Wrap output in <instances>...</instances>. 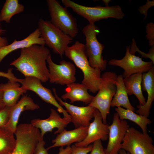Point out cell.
Listing matches in <instances>:
<instances>
[{
    "instance_id": "1",
    "label": "cell",
    "mask_w": 154,
    "mask_h": 154,
    "mask_svg": "<svg viewBox=\"0 0 154 154\" xmlns=\"http://www.w3.org/2000/svg\"><path fill=\"white\" fill-rule=\"evenodd\" d=\"M50 54L49 50L45 45L33 44L20 49L19 56L10 65L15 67L25 77H35L45 82L49 80L46 63Z\"/></svg>"
},
{
    "instance_id": "2",
    "label": "cell",
    "mask_w": 154,
    "mask_h": 154,
    "mask_svg": "<svg viewBox=\"0 0 154 154\" xmlns=\"http://www.w3.org/2000/svg\"><path fill=\"white\" fill-rule=\"evenodd\" d=\"M64 54L82 71L83 74L82 83L90 92L93 93L98 92L101 82V71L98 68H92L90 64L84 44L76 41L67 47Z\"/></svg>"
},
{
    "instance_id": "3",
    "label": "cell",
    "mask_w": 154,
    "mask_h": 154,
    "mask_svg": "<svg viewBox=\"0 0 154 154\" xmlns=\"http://www.w3.org/2000/svg\"><path fill=\"white\" fill-rule=\"evenodd\" d=\"M66 8H70L76 13L87 20L89 24L102 19L112 18L121 19L125 14L119 5L102 7L98 5L90 7L78 4L70 0H62Z\"/></svg>"
},
{
    "instance_id": "4",
    "label": "cell",
    "mask_w": 154,
    "mask_h": 154,
    "mask_svg": "<svg viewBox=\"0 0 154 154\" xmlns=\"http://www.w3.org/2000/svg\"><path fill=\"white\" fill-rule=\"evenodd\" d=\"M117 75L114 72H106L101 75V82L96 96L88 106L94 107L101 113L104 123L109 114L111 103L116 90Z\"/></svg>"
},
{
    "instance_id": "5",
    "label": "cell",
    "mask_w": 154,
    "mask_h": 154,
    "mask_svg": "<svg viewBox=\"0 0 154 154\" xmlns=\"http://www.w3.org/2000/svg\"><path fill=\"white\" fill-rule=\"evenodd\" d=\"M82 32L85 37V50L90 64L101 71L105 70L107 61L102 55L105 46L97 38V35L100 32L99 29L95 24H89L83 28Z\"/></svg>"
},
{
    "instance_id": "6",
    "label": "cell",
    "mask_w": 154,
    "mask_h": 154,
    "mask_svg": "<svg viewBox=\"0 0 154 154\" xmlns=\"http://www.w3.org/2000/svg\"><path fill=\"white\" fill-rule=\"evenodd\" d=\"M38 28L45 44L55 53L62 57L73 38L65 34L50 21L42 18L39 20Z\"/></svg>"
},
{
    "instance_id": "7",
    "label": "cell",
    "mask_w": 154,
    "mask_h": 154,
    "mask_svg": "<svg viewBox=\"0 0 154 154\" xmlns=\"http://www.w3.org/2000/svg\"><path fill=\"white\" fill-rule=\"evenodd\" d=\"M46 2L51 22L65 34L72 38H75L78 33L76 18L58 1L47 0Z\"/></svg>"
},
{
    "instance_id": "8",
    "label": "cell",
    "mask_w": 154,
    "mask_h": 154,
    "mask_svg": "<svg viewBox=\"0 0 154 154\" xmlns=\"http://www.w3.org/2000/svg\"><path fill=\"white\" fill-rule=\"evenodd\" d=\"M14 133L16 143L12 154H33L37 143L43 138L39 129L31 123L17 125Z\"/></svg>"
},
{
    "instance_id": "9",
    "label": "cell",
    "mask_w": 154,
    "mask_h": 154,
    "mask_svg": "<svg viewBox=\"0 0 154 154\" xmlns=\"http://www.w3.org/2000/svg\"><path fill=\"white\" fill-rule=\"evenodd\" d=\"M121 149L129 154H154L152 138L133 127H129L121 144Z\"/></svg>"
},
{
    "instance_id": "10",
    "label": "cell",
    "mask_w": 154,
    "mask_h": 154,
    "mask_svg": "<svg viewBox=\"0 0 154 154\" xmlns=\"http://www.w3.org/2000/svg\"><path fill=\"white\" fill-rule=\"evenodd\" d=\"M130 48L129 45L126 46L125 54L122 58L111 59L108 62V65L119 66L124 70L122 74L123 78L135 74L147 72L154 66L152 61H143L141 58L131 53Z\"/></svg>"
},
{
    "instance_id": "11",
    "label": "cell",
    "mask_w": 154,
    "mask_h": 154,
    "mask_svg": "<svg viewBox=\"0 0 154 154\" xmlns=\"http://www.w3.org/2000/svg\"><path fill=\"white\" fill-rule=\"evenodd\" d=\"M49 72L50 82L66 86L75 82L76 68L74 64L69 61L62 60L58 64L52 60L50 54L46 60Z\"/></svg>"
},
{
    "instance_id": "12",
    "label": "cell",
    "mask_w": 154,
    "mask_h": 154,
    "mask_svg": "<svg viewBox=\"0 0 154 154\" xmlns=\"http://www.w3.org/2000/svg\"><path fill=\"white\" fill-rule=\"evenodd\" d=\"M18 82L22 84L21 87L25 90L33 92L44 102L56 108L58 111L63 114L64 117L71 119L70 115L59 104L51 90L44 86L39 79L33 77L27 76L24 79H19Z\"/></svg>"
},
{
    "instance_id": "13",
    "label": "cell",
    "mask_w": 154,
    "mask_h": 154,
    "mask_svg": "<svg viewBox=\"0 0 154 154\" xmlns=\"http://www.w3.org/2000/svg\"><path fill=\"white\" fill-rule=\"evenodd\" d=\"M129 127L126 120L120 119L116 112L114 114L112 123L109 125L108 141L106 148L104 149L106 154H118Z\"/></svg>"
},
{
    "instance_id": "14",
    "label": "cell",
    "mask_w": 154,
    "mask_h": 154,
    "mask_svg": "<svg viewBox=\"0 0 154 154\" xmlns=\"http://www.w3.org/2000/svg\"><path fill=\"white\" fill-rule=\"evenodd\" d=\"M54 96L59 104L66 109L67 112L70 115L71 122L75 128L88 127L90 121L94 117V113L96 109L88 105L85 106H78L64 102L58 96L56 90L52 88Z\"/></svg>"
},
{
    "instance_id": "15",
    "label": "cell",
    "mask_w": 154,
    "mask_h": 154,
    "mask_svg": "<svg viewBox=\"0 0 154 154\" xmlns=\"http://www.w3.org/2000/svg\"><path fill=\"white\" fill-rule=\"evenodd\" d=\"M93 118V121L88 126L86 137L82 141L76 143L74 144L76 146L87 147L97 140L105 141L108 139L109 125L103 123L101 113L96 109L94 113Z\"/></svg>"
},
{
    "instance_id": "16",
    "label": "cell",
    "mask_w": 154,
    "mask_h": 154,
    "mask_svg": "<svg viewBox=\"0 0 154 154\" xmlns=\"http://www.w3.org/2000/svg\"><path fill=\"white\" fill-rule=\"evenodd\" d=\"M71 122L70 119L61 117L56 110L52 108L48 118L45 119H34L31 121V123L40 130L41 135L43 137L45 133L52 132L55 128L57 129L54 132L55 134L61 133Z\"/></svg>"
},
{
    "instance_id": "17",
    "label": "cell",
    "mask_w": 154,
    "mask_h": 154,
    "mask_svg": "<svg viewBox=\"0 0 154 154\" xmlns=\"http://www.w3.org/2000/svg\"><path fill=\"white\" fill-rule=\"evenodd\" d=\"M39 108V106L35 103L31 98L27 95L23 96L15 105L11 107L9 120L4 128L14 133L17 126L19 117L23 112L34 110Z\"/></svg>"
},
{
    "instance_id": "18",
    "label": "cell",
    "mask_w": 154,
    "mask_h": 154,
    "mask_svg": "<svg viewBox=\"0 0 154 154\" xmlns=\"http://www.w3.org/2000/svg\"><path fill=\"white\" fill-rule=\"evenodd\" d=\"M88 128L87 127L75 128L70 130L65 129L52 140V145L46 148L47 149L56 147L70 146L73 143L82 141L86 136Z\"/></svg>"
},
{
    "instance_id": "19",
    "label": "cell",
    "mask_w": 154,
    "mask_h": 154,
    "mask_svg": "<svg viewBox=\"0 0 154 154\" xmlns=\"http://www.w3.org/2000/svg\"><path fill=\"white\" fill-rule=\"evenodd\" d=\"M141 89L142 91L147 92V99L144 105L137 106L138 110L136 112L139 115L148 117L154 100V66L147 72L142 74Z\"/></svg>"
},
{
    "instance_id": "20",
    "label": "cell",
    "mask_w": 154,
    "mask_h": 154,
    "mask_svg": "<svg viewBox=\"0 0 154 154\" xmlns=\"http://www.w3.org/2000/svg\"><path fill=\"white\" fill-rule=\"evenodd\" d=\"M34 44L40 45H45L38 28L23 39L19 41L15 40L10 44L0 48V63L7 55L11 52Z\"/></svg>"
},
{
    "instance_id": "21",
    "label": "cell",
    "mask_w": 154,
    "mask_h": 154,
    "mask_svg": "<svg viewBox=\"0 0 154 154\" xmlns=\"http://www.w3.org/2000/svg\"><path fill=\"white\" fill-rule=\"evenodd\" d=\"M66 86L65 89V93L61 96L64 100L68 99L72 104L80 101L88 105L94 98V96L88 93L87 88L82 83L74 82Z\"/></svg>"
},
{
    "instance_id": "22",
    "label": "cell",
    "mask_w": 154,
    "mask_h": 154,
    "mask_svg": "<svg viewBox=\"0 0 154 154\" xmlns=\"http://www.w3.org/2000/svg\"><path fill=\"white\" fill-rule=\"evenodd\" d=\"M0 89L3 93V98L5 106L12 107L17 102L20 96L27 91L20 86L18 82L8 80L7 82L0 84Z\"/></svg>"
},
{
    "instance_id": "23",
    "label": "cell",
    "mask_w": 154,
    "mask_h": 154,
    "mask_svg": "<svg viewBox=\"0 0 154 154\" xmlns=\"http://www.w3.org/2000/svg\"><path fill=\"white\" fill-rule=\"evenodd\" d=\"M122 74L117 75L116 82V90L112 100L111 106L121 107L134 112L135 108L129 100Z\"/></svg>"
},
{
    "instance_id": "24",
    "label": "cell",
    "mask_w": 154,
    "mask_h": 154,
    "mask_svg": "<svg viewBox=\"0 0 154 154\" xmlns=\"http://www.w3.org/2000/svg\"><path fill=\"white\" fill-rule=\"evenodd\" d=\"M142 77V73H137L123 79L128 95H135L139 101V105H143L146 103L141 89Z\"/></svg>"
},
{
    "instance_id": "25",
    "label": "cell",
    "mask_w": 154,
    "mask_h": 154,
    "mask_svg": "<svg viewBox=\"0 0 154 154\" xmlns=\"http://www.w3.org/2000/svg\"><path fill=\"white\" fill-rule=\"evenodd\" d=\"M115 110L120 119H127L133 121L140 127L143 133H147V125L151 123L148 117L136 114L121 107L116 108Z\"/></svg>"
},
{
    "instance_id": "26",
    "label": "cell",
    "mask_w": 154,
    "mask_h": 154,
    "mask_svg": "<svg viewBox=\"0 0 154 154\" xmlns=\"http://www.w3.org/2000/svg\"><path fill=\"white\" fill-rule=\"evenodd\" d=\"M24 9V5L18 0H6L0 13V21L9 23L13 16L22 13Z\"/></svg>"
},
{
    "instance_id": "27",
    "label": "cell",
    "mask_w": 154,
    "mask_h": 154,
    "mask_svg": "<svg viewBox=\"0 0 154 154\" xmlns=\"http://www.w3.org/2000/svg\"><path fill=\"white\" fill-rule=\"evenodd\" d=\"M14 134L5 128L0 129V154H12L16 143Z\"/></svg>"
},
{
    "instance_id": "28",
    "label": "cell",
    "mask_w": 154,
    "mask_h": 154,
    "mask_svg": "<svg viewBox=\"0 0 154 154\" xmlns=\"http://www.w3.org/2000/svg\"><path fill=\"white\" fill-rule=\"evenodd\" d=\"M129 52L131 53L134 54H135L136 52H137L141 55L142 57L150 59L154 64V46L151 47L148 53H145L138 49L136 45L135 40L133 38L131 46H130Z\"/></svg>"
},
{
    "instance_id": "29",
    "label": "cell",
    "mask_w": 154,
    "mask_h": 154,
    "mask_svg": "<svg viewBox=\"0 0 154 154\" xmlns=\"http://www.w3.org/2000/svg\"><path fill=\"white\" fill-rule=\"evenodd\" d=\"M11 107L5 106L0 110V129L4 128L9 119V115Z\"/></svg>"
},
{
    "instance_id": "30",
    "label": "cell",
    "mask_w": 154,
    "mask_h": 154,
    "mask_svg": "<svg viewBox=\"0 0 154 154\" xmlns=\"http://www.w3.org/2000/svg\"><path fill=\"white\" fill-rule=\"evenodd\" d=\"M146 37L148 40L149 46H154V24L153 22L147 23L145 26Z\"/></svg>"
},
{
    "instance_id": "31",
    "label": "cell",
    "mask_w": 154,
    "mask_h": 154,
    "mask_svg": "<svg viewBox=\"0 0 154 154\" xmlns=\"http://www.w3.org/2000/svg\"><path fill=\"white\" fill-rule=\"evenodd\" d=\"M92 145H90L87 147H79L74 145L71 146L72 150L71 154H88L92 149Z\"/></svg>"
},
{
    "instance_id": "32",
    "label": "cell",
    "mask_w": 154,
    "mask_h": 154,
    "mask_svg": "<svg viewBox=\"0 0 154 154\" xmlns=\"http://www.w3.org/2000/svg\"><path fill=\"white\" fill-rule=\"evenodd\" d=\"M90 154H106L100 140H97L93 143Z\"/></svg>"
},
{
    "instance_id": "33",
    "label": "cell",
    "mask_w": 154,
    "mask_h": 154,
    "mask_svg": "<svg viewBox=\"0 0 154 154\" xmlns=\"http://www.w3.org/2000/svg\"><path fill=\"white\" fill-rule=\"evenodd\" d=\"M154 6V1H149L147 0L146 3L140 6L138 9L139 12L141 14L144 15L143 20L144 21L146 19L147 15V11L151 7Z\"/></svg>"
},
{
    "instance_id": "34",
    "label": "cell",
    "mask_w": 154,
    "mask_h": 154,
    "mask_svg": "<svg viewBox=\"0 0 154 154\" xmlns=\"http://www.w3.org/2000/svg\"><path fill=\"white\" fill-rule=\"evenodd\" d=\"M45 144L43 138L40 140L35 147L33 154H48V150L44 147Z\"/></svg>"
},
{
    "instance_id": "35",
    "label": "cell",
    "mask_w": 154,
    "mask_h": 154,
    "mask_svg": "<svg viewBox=\"0 0 154 154\" xmlns=\"http://www.w3.org/2000/svg\"><path fill=\"white\" fill-rule=\"evenodd\" d=\"M12 68L9 69L7 72L0 71V76L7 78L8 80L14 81L18 82L19 78H17L12 72Z\"/></svg>"
},
{
    "instance_id": "36",
    "label": "cell",
    "mask_w": 154,
    "mask_h": 154,
    "mask_svg": "<svg viewBox=\"0 0 154 154\" xmlns=\"http://www.w3.org/2000/svg\"><path fill=\"white\" fill-rule=\"evenodd\" d=\"M72 149L70 146H67L65 148L63 147H61L59 149L58 154H71Z\"/></svg>"
},
{
    "instance_id": "37",
    "label": "cell",
    "mask_w": 154,
    "mask_h": 154,
    "mask_svg": "<svg viewBox=\"0 0 154 154\" xmlns=\"http://www.w3.org/2000/svg\"><path fill=\"white\" fill-rule=\"evenodd\" d=\"M8 44V40L6 38L0 37V48Z\"/></svg>"
},
{
    "instance_id": "38",
    "label": "cell",
    "mask_w": 154,
    "mask_h": 154,
    "mask_svg": "<svg viewBox=\"0 0 154 154\" xmlns=\"http://www.w3.org/2000/svg\"><path fill=\"white\" fill-rule=\"evenodd\" d=\"M5 106L3 100L2 92L0 89V110L3 108Z\"/></svg>"
},
{
    "instance_id": "39",
    "label": "cell",
    "mask_w": 154,
    "mask_h": 154,
    "mask_svg": "<svg viewBox=\"0 0 154 154\" xmlns=\"http://www.w3.org/2000/svg\"><path fill=\"white\" fill-rule=\"evenodd\" d=\"M118 154H129L128 152H126L123 149H121L119 151Z\"/></svg>"
},
{
    "instance_id": "40",
    "label": "cell",
    "mask_w": 154,
    "mask_h": 154,
    "mask_svg": "<svg viewBox=\"0 0 154 154\" xmlns=\"http://www.w3.org/2000/svg\"><path fill=\"white\" fill-rule=\"evenodd\" d=\"M102 1L104 2L105 5V6H108V5L109 2L110 1V0H102Z\"/></svg>"
},
{
    "instance_id": "41",
    "label": "cell",
    "mask_w": 154,
    "mask_h": 154,
    "mask_svg": "<svg viewBox=\"0 0 154 154\" xmlns=\"http://www.w3.org/2000/svg\"><path fill=\"white\" fill-rule=\"evenodd\" d=\"M0 32H1V31H0Z\"/></svg>"
}]
</instances>
